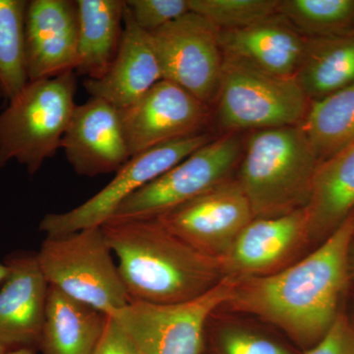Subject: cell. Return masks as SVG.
Listing matches in <instances>:
<instances>
[{
    "mask_svg": "<svg viewBox=\"0 0 354 354\" xmlns=\"http://www.w3.org/2000/svg\"><path fill=\"white\" fill-rule=\"evenodd\" d=\"M354 212L304 259L257 278L237 279L225 306L249 314L285 333L304 351L330 329L351 283L348 254Z\"/></svg>",
    "mask_w": 354,
    "mask_h": 354,
    "instance_id": "obj_1",
    "label": "cell"
},
{
    "mask_svg": "<svg viewBox=\"0 0 354 354\" xmlns=\"http://www.w3.org/2000/svg\"><path fill=\"white\" fill-rule=\"evenodd\" d=\"M102 228L130 301H187L225 277L220 259L199 252L158 221L111 220Z\"/></svg>",
    "mask_w": 354,
    "mask_h": 354,
    "instance_id": "obj_2",
    "label": "cell"
},
{
    "mask_svg": "<svg viewBox=\"0 0 354 354\" xmlns=\"http://www.w3.org/2000/svg\"><path fill=\"white\" fill-rule=\"evenodd\" d=\"M319 164L300 124L251 133L244 144L237 180L254 218H276L306 208Z\"/></svg>",
    "mask_w": 354,
    "mask_h": 354,
    "instance_id": "obj_3",
    "label": "cell"
},
{
    "mask_svg": "<svg viewBox=\"0 0 354 354\" xmlns=\"http://www.w3.org/2000/svg\"><path fill=\"white\" fill-rule=\"evenodd\" d=\"M77 75L32 81L0 113V167L15 160L30 176L62 149L77 104Z\"/></svg>",
    "mask_w": 354,
    "mask_h": 354,
    "instance_id": "obj_4",
    "label": "cell"
},
{
    "mask_svg": "<svg viewBox=\"0 0 354 354\" xmlns=\"http://www.w3.org/2000/svg\"><path fill=\"white\" fill-rule=\"evenodd\" d=\"M102 227L46 236L37 253L48 286L106 315L130 304Z\"/></svg>",
    "mask_w": 354,
    "mask_h": 354,
    "instance_id": "obj_5",
    "label": "cell"
},
{
    "mask_svg": "<svg viewBox=\"0 0 354 354\" xmlns=\"http://www.w3.org/2000/svg\"><path fill=\"white\" fill-rule=\"evenodd\" d=\"M216 100V121L225 133L301 124L310 102L295 77L268 73L223 57Z\"/></svg>",
    "mask_w": 354,
    "mask_h": 354,
    "instance_id": "obj_6",
    "label": "cell"
},
{
    "mask_svg": "<svg viewBox=\"0 0 354 354\" xmlns=\"http://www.w3.org/2000/svg\"><path fill=\"white\" fill-rule=\"evenodd\" d=\"M237 279L225 277L204 295L178 304L130 301L111 316L140 354H204L207 326L232 297Z\"/></svg>",
    "mask_w": 354,
    "mask_h": 354,
    "instance_id": "obj_7",
    "label": "cell"
},
{
    "mask_svg": "<svg viewBox=\"0 0 354 354\" xmlns=\"http://www.w3.org/2000/svg\"><path fill=\"white\" fill-rule=\"evenodd\" d=\"M243 148L241 133L216 137L125 200L111 220H155L204 194L232 178Z\"/></svg>",
    "mask_w": 354,
    "mask_h": 354,
    "instance_id": "obj_8",
    "label": "cell"
},
{
    "mask_svg": "<svg viewBox=\"0 0 354 354\" xmlns=\"http://www.w3.org/2000/svg\"><path fill=\"white\" fill-rule=\"evenodd\" d=\"M215 138L212 133L205 132L134 156L106 187L80 206L44 216L39 230L46 236H60L102 227L125 200Z\"/></svg>",
    "mask_w": 354,
    "mask_h": 354,
    "instance_id": "obj_9",
    "label": "cell"
},
{
    "mask_svg": "<svg viewBox=\"0 0 354 354\" xmlns=\"http://www.w3.org/2000/svg\"><path fill=\"white\" fill-rule=\"evenodd\" d=\"M149 35L162 80L176 84L211 108L218 97L225 60L220 30L190 11Z\"/></svg>",
    "mask_w": 354,
    "mask_h": 354,
    "instance_id": "obj_10",
    "label": "cell"
},
{
    "mask_svg": "<svg viewBox=\"0 0 354 354\" xmlns=\"http://www.w3.org/2000/svg\"><path fill=\"white\" fill-rule=\"evenodd\" d=\"M253 218L241 184L230 178L155 220L199 252L221 260Z\"/></svg>",
    "mask_w": 354,
    "mask_h": 354,
    "instance_id": "obj_11",
    "label": "cell"
},
{
    "mask_svg": "<svg viewBox=\"0 0 354 354\" xmlns=\"http://www.w3.org/2000/svg\"><path fill=\"white\" fill-rule=\"evenodd\" d=\"M211 108L183 88L167 80L121 111L131 158L177 140L208 132Z\"/></svg>",
    "mask_w": 354,
    "mask_h": 354,
    "instance_id": "obj_12",
    "label": "cell"
},
{
    "mask_svg": "<svg viewBox=\"0 0 354 354\" xmlns=\"http://www.w3.org/2000/svg\"><path fill=\"white\" fill-rule=\"evenodd\" d=\"M309 244L306 208L276 218H253L221 259L225 276L241 279L274 274Z\"/></svg>",
    "mask_w": 354,
    "mask_h": 354,
    "instance_id": "obj_13",
    "label": "cell"
},
{
    "mask_svg": "<svg viewBox=\"0 0 354 354\" xmlns=\"http://www.w3.org/2000/svg\"><path fill=\"white\" fill-rule=\"evenodd\" d=\"M62 149L75 174L85 177L116 174L131 158L121 111L97 97L76 106Z\"/></svg>",
    "mask_w": 354,
    "mask_h": 354,
    "instance_id": "obj_14",
    "label": "cell"
},
{
    "mask_svg": "<svg viewBox=\"0 0 354 354\" xmlns=\"http://www.w3.org/2000/svg\"><path fill=\"white\" fill-rule=\"evenodd\" d=\"M4 263L10 272L0 290V353L39 351L48 283L37 253L18 251Z\"/></svg>",
    "mask_w": 354,
    "mask_h": 354,
    "instance_id": "obj_15",
    "label": "cell"
},
{
    "mask_svg": "<svg viewBox=\"0 0 354 354\" xmlns=\"http://www.w3.org/2000/svg\"><path fill=\"white\" fill-rule=\"evenodd\" d=\"M29 82L75 72L78 59L77 0H31L26 11Z\"/></svg>",
    "mask_w": 354,
    "mask_h": 354,
    "instance_id": "obj_16",
    "label": "cell"
},
{
    "mask_svg": "<svg viewBox=\"0 0 354 354\" xmlns=\"http://www.w3.org/2000/svg\"><path fill=\"white\" fill-rule=\"evenodd\" d=\"M160 80L162 70L150 35L135 24L125 6L124 31L118 57L106 75L84 81V88L91 97L104 100L123 111Z\"/></svg>",
    "mask_w": 354,
    "mask_h": 354,
    "instance_id": "obj_17",
    "label": "cell"
},
{
    "mask_svg": "<svg viewBox=\"0 0 354 354\" xmlns=\"http://www.w3.org/2000/svg\"><path fill=\"white\" fill-rule=\"evenodd\" d=\"M306 39L279 13L248 27L220 31L223 57L281 77H295Z\"/></svg>",
    "mask_w": 354,
    "mask_h": 354,
    "instance_id": "obj_18",
    "label": "cell"
},
{
    "mask_svg": "<svg viewBox=\"0 0 354 354\" xmlns=\"http://www.w3.org/2000/svg\"><path fill=\"white\" fill-rule=\"evenodd\" d=\"M310 243H322L354 212V144L319 164L306 207Z\"/></svg>",
    "mask_w": 354,
    "mask_h": 354,
    "instance_id": "obj_19",
    "label": "cell"
},
{
    "mask_svg": "<svg viewBox=\"0 0 354 354\" xmlns=\"http://www.w3.org/2000/svg\"><path fill=\"white\" fill-rule=\"evenodd\" d=\"M108 315L48 286L39 351L44 354H93Z\"/></svg>",
    "mask_w": 354,
    "mask_h": 354,
    "instance_id": "obj_20",
    "label": "cell"
},
{
    "mask_svg": "<svg viewBox=\"0 0 354 354\" xmlns=\"http://www.w3.org/2000/svg\"><path fill=\"white\" fill-rule=\"evenodd\" d=\"M78 59L76 75L99 80L120 51L124 31L123 0H77Z\"/></svg>",
    "mask_w": 354,
    "mask_h": 354,
    "instance_id": "obj_21",
    "label": "cell"
},
{
    "mask_svg": "<svg viewBox=\"0 0 354 354\" xmlns=\"http://www.w3.org/2000/svg\"><path fill=\"white\" fill-rule=\"evenodd\" d=\"M295 80L309 102L354 85V31L307 39Z\"/></svg>",
    "mask_w": 354,
    "mask_h": 354,
    "instance_id": "obj_22",
    "label": "cell"
},
{
    "mask_svg": "<svg viewBox=\"0 0 354 354\" xmlns=\"http://www.w3.org/2000/svg\"><path fill=\"white\" fill-rule=\"evenodd\" d=\"M301 127L319 162L354 144V85L310 102Z\"/></svg>",
    "mask_w": 354,
    "mask_h": 354,
    "instance_id": "obj_23",
    "label": "cell"
},
{
    "mask_svg": "<svg viewBox=\"0 0 354 354\" xmlns=\"http://www.w3.org/2000/svg\"><path fill=\"white\" fill-rule=\"evenodd\" d=\"M27 0H0V88L11 101L29 83L26 57Z\"/></svg>",
    "mask_w": 354,
    "mask_h": 354,
    "instance_id": "obj_24",
    "label": "cell"
},
{
    "mask_svg": "<svg viewBox=\"0 0 354 354\" xmlns=\"http://www.w3.org/2000/svg\"><path fill=\"white\" fill-rule=\"evenodd\" d=\"M278 12L307 39L354 31V0H279Z\"/></svg>",
    "mask_w": 354,
    "mask_h": 354,
    "instance_id": "obj_25",
    "label": "cell"
},
{
    "mask_svg": "<svg viewBox=\"0 0 354 354\" xmlns=\"http://www.w3.org/2000/svg\"><path fill=\"white\" fill-rule=\"evenodd\" d=\"M279 0H188L191 12L202 16L220 31L256 24L278 12Z\"/></svg>",
    "mask_w": 354,
    "mask_h": 354,
    "instance_id": "obj_26",
    "label": "cell"
},
{
    "mask_svg": "<svg viewBox=\"0 0 354 354\" xmlns=\"http://www.w3.org/2000/svg\"><path fill=\"white\" fill-rule=\"evenodd\" d=\"M204 354H295L271 335L241 324L207 326Z\"/></svg>",
    "mask_w": 354,
    "mask_h": 354,
    "instance_id": "obj_27",
    "label": "cell"
},
{
    "mask_svg": "<svg viewBox=\"0 0 354 354\" xmlns=\"http://www.w3.org/2000/svg\"><path fill=\"white\" fill-rule=\"evenodd\" d=\"M135 24L148 34L190 12L188 0H127Z\"/></svg>",
    "mask_w": 354,
    "mask_h": 354,
    "instance_id": "obj_28",
    "label": "cell"
},
{
    "mask_svg": "<svg viewBox=\"0 0 354 354\" xmlns=\"http://www.w3.org/2000/svg\"><path fill=\"white\" fill-rule=\"evenodd\" d=\"M304 354H354V320L339 312L325 337Z\"/></svg>",
    "mask_w": 354,
    "mask_h": 354,
    "instance_id": "obj_29",
    "label": "cell"
},
{
    "mask_svg": "<svg viewBox=\"0 0 354 354\" xmlns=\"http://www.w3.org/2000/svg\"><path fill=\"white\" fill-rule=\"evenodd\" d=\"M93 354H140L131 339L113 317L108 316L106 328Z\"/></svg>",
    "mask_w": 354,
    "mask_h": 354,
    "instance_id": "obj_30",
    "label": "cell"
},
{
    "mask_svg": "<svg viewBox=\"0 0 354 354\" xmlns=\"http://www.w3.org/2000/svg\"><path fill=\"white\" fill-rule=\"evenodd\" d=\"M348 274L351 283H354V241L351 243L348 254Z\"/></svg>",
    "mask_w": 354,
    "mask_h": 354,
    "instance_id": "obj_31",
    "label": "cell"
},
{
    "mask_svg": "<svg viewBox=\"0 0 354 354\" xmlns=\"http://www.w3.org/2000/svg\"><path fill=\"white\" fill-rule=\"evenodd\" d=\"M9 272H10V269H9L8 266L6 264V263H2L0 264V283H3L4 281L8 277Z\"/></svg>",
    "mask_w": 354,
    "mask_h": 354,
    "instance_id": "obj_32",
    "label": "cell"
},
{
    "mask_svg": "<svg viewBox=\"0 0 354 354\" xmlns=\"http://www.w3.org/2000/svg\"><path fill=\"white\" fill-rule=\"evenodd\" d=\"M0 354H36V351H32V349H18V351H9V353Z\"/></svg>",
    "mask_w": 354,
    "mask_h": 354,
    "instance_id": "obj_33",
    "label": "cell"
},
{
    "mask_svg": "<svg viewBox=\"0 0 354 354\" xmlns=\"http://www.w3.org/2000/svg\"><path fill=\"white\" fill-rule=\"evenodd\" d=\"M2 97H3V94H2V90L1 88H0V100H1Z\"/></svg>",
    "mask_w": 354,
    "mask_h": 354,
    "instance_id": "obj_34",
    "label": "cell"
}]
</instances>
